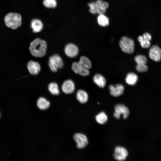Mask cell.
I'll use <instances>...</instances> for the list:
<instances>
[{"label":"cell","mask_w":161,"mask_h":161,"mask_svg":"<svg viewBox=\"0 0 161 161\" xmlns=\"http://www.w3.org/2000/svg\"><path fill=\"white\" fill-rule=\"evenodd\" d=\"M128 156V153L126 148L120 146H117L115 147L113 154V157L115 160L117 161H124Z\"/></svg>","instance_id":"7"},{"label":"cell","mask_w":161,"mask_h":161,"mask_svg":"<svg viewBox=\"0 0 161 161\" xmlns=\"http://www.w3.org/2000/svg\"><path fill=\"white\" fill-rule=\"evenodd\" d=\"M31 27L35 33L40 32L43 29V24L41 21L38 19H33L31 21Z\"/></svg>","instance_id":"15"},{"label":"cell","mask_w":161,"mask_h":161,"mask_svg":"<svg viewBox=\"0 0 161 161\" xmlns=\"http://www.w3.org/2000/svg\"><path fill=\"white\" fill-rule=\"evenodd\" d=\"M48 88L49 92L53 95H57L60 93L58 86L55 83H50L48 85Z\"/></svg>","instance_id":"23"},{"label":"cell","mask_w":161,"mask_h":161,"mask_svg":"<svg viewBox=\"0 0 161 161\" xmlns=\"http://www.w3.org/2000/svg\"><path fill=\"white\" fill-rule=\"evenodd\" d=\"M138 77L137 75L133 72H130L126 75L125 80L126 82L130 85H134L137 82Z\"/></svg>","instance_id":"19"},{"label":"cell","mask_w":161,"mask_h":161,"mask_svg":"<svg viewBox=\"0 0 161 161\" xmlns=\"http://www.w3.org/2000/svg\"><path fill=\"white\" fill-rule=\"evenodd\" d=\"M97 21L98 24L101 27H106L109 24V18L104 14H99Z\"/></svg>","instance_id":"20"},{"label":"cell","mask_w":161,"mask_h":161,"mask_svg":"<svg viewBox=\"0 0 161 161\" xmlns=\"http://www.w3.org/2000/svg\"><path fill=\"white\" fill-rule=\"evenodd\" d=\"M27 66L30 73L33 75H38L41 71L40 65L36 61L32 60L29 61Z\"/></svg>","instance_id":"13"},{"label":"cell","mask_w":161,"mask_h":161,"mask_svg":"<svg viewBox=\"0 0 161 161\" xmlns=\"http://www.w3.org/2000/svg\"><path fill=\"white\" fill-rule=\"evenodd\" d=\"M61 89L63 92L66 94H71L75 90V84L71 80H66L62 84Z\"/></svg>","instance_id":"14"},{"label":"cell","mask_w":161,"mask_h":161,"mask_svg":"<svg viewBox=\"0 0 161 161\" xmlns=\"http://www.w3.org/2000/svg\"><path fill=\"white\" fill-rule=\"evenodd\" d=\"M93 80L95 83L100 88H103L105 86L106 81L105 78L102 75L97 74L93 77Z\"/></svg>","instance_id":"17"},{"label":"cell","mask_w":161,"mask_h":161,"mask_svg":"<svg viewBox=\"0 0 161 161\" xmlns=\"http://www.w3.org/2000/svg\"><path fill=\"white\" fill-rule=\"evenodd\" d=\"M21 17L19 14L10 13L5 16L4 21L8 27L15 29L21 26Z\"/></svg>","instance_id":"2"},{"label":"cell","mask_w":161,"mask_h":161,"mask_svg":"<svg viewBox=\"0 0 161 161\" xmlns=\"http://www.w3.org/2000/svg\"><path fill=\"white\" fill-rule=\"evenodd\" d=\"M73 139L77 143L78 148L82 149L86 147L88 144L87 137L81 133H77L74 134Z\"/></svg>","instance_id":"8"},{"label":"cell","mask_w":161,"mask_h":161,"mask_svg":"<svg viewBox=\"0 0 161 161\" xmlns=\"http://www.w3.org/2000/svg\"><path fill=\"white\" fill-rule=\"evenodd\" d=\"M43 4L45 7L47 8H54L57 5L56 0H43Z\"/></svg>","instance_id":"25"},{"label":"cell","mask_w":161,"mask_h":161,"mask_svg":"<svg viewBox=\"0 0 161 161\" xmlns=\"http://www.w3.org/2000/svg\"><path fill=\"white\" fill-rule=\"evenodd\" d=\"M143 37L145 39L150 41L151 39V34L148 32L144 33L142 35Z\"/></svg>","instance_id":"28"},{"label":"cell","mask_w":161,"mask_h":161,"mask_svg":"<svg viewBox=\"0 0 161 161\" xmlns=\"http://www.w3.org/2000/svg\"><path fill=\"white\" fill-rule=\"evenodd\" d=\"M76 98L80 103L84 104L87 102L88 100V95L85 91L80 89L77 92Z\"/></svg>","instance_id":"16"},{"label":"cell","mask_w":161,"mask_h":161,"mask_svg":"<svg viewBox=\"0 0 161 161\" xmlns=\"http://www.w3.org/2000/svg\"><path fill=\"white\" fill-rule=\"evenodd\" d=\"M149 56L155 61H160L161 59V49L156 45L151 46L149 51Z\"/></svg>","instance_id":"9"},{"label":"cell","mask_w":161,"mask_h":161,"mask_svg":"<svg viewBox=\"0 0 161 161\" xmlns=\"http://www.w3.org/2000/svg\"><path fill=\"white\" fill-rule=\"evenodd\" d=\"M134 60L137 64H146L147 62L146 57L143 55H139L135 56Z\"/></svg>","instance_id":"26"},{"label":"cell","mask_w":161,"mask_h":161,"mask_svg":"<svg viewBox=\"0 0 161 161\" xmlns=\"http://www.w3.org/2000/svg\"><path fill=\"white\" fill-rule=\"evenodd\" d=\"M88 5L89 12L94 14H104L109 7V3L103 0H97L95 2L89 3Z\"/></svg>","instance_id":"3"},{"label":"cell","mask_w":161,"mask_h":161,"mask_svg":"<svg viewBox=\"0 0 161 161\" xmlns=\"http://www.w3.org/2000/svg\"><path fill=\"white\" fill-rule=\"evenodd\" d=\"M129 109L124 105L118 103L115 106L114 112L113 113V116L115 118L119 119L121 115H122L123 119H126L129 117Z\"/></svg>","instance_id":"6"},{"label":"cell","mask_w":161,"mask_h":161,"mask_svg":"<svg viewBox=\"0 0 161 161\" xmlns=\"http://www.w3.org/2000/svg\"><path fill=\"white\" fill-rule=\"evenodd\" d=\"M95 119L97 123L103 125L107 121L108 117L106 113L102 111L96 116Z\"/></svg>","instance_id":"21"},{"label":"cell","mask_w":161,"mask_h":161,"mask_svg":"<svg viewBox=\"0 0 161 161\" xmlns=\"http://www.w3.org/2000/svg\"><path fill=\"white\" fill-rule=\"evenodd\" d=\"M64 52L69 57L74 58L78 54L79 49L78 47L75 44L69 43L67 44L64 48Z\"/></svg>","instance_id":"10"},{"label":"cell","mask_w":161,"mask_h":161,"mask_svg":"<svg viewBox=\"0 0 161 161\" xmlns=\"http://www.w3.org/2000/svg\"><path fill=\"white\" fill-rule=\"evenodd\" d=\"M78 62L83 66L88 69L92 67V65L91 61L85 56H81Z\"/></svg>","instance_id":"22"},{"label":"cell","mask_w":161,"mask_h":161,"mask_svg":"<svg viewBox=\"0 0 161 161\" xmlns=\"http://www.w3.org/2000/svg\"><path fill=\"white\" fill-rule=\"evenodd\" d=\"M47 49L46 42L38 38L31 42L29 49L33 56L35 57H42L46 54Z\"/></svg>","instance_id":"1"},{"label":"cell","mask_w":161,"mask_h":161,"mask_svg":"<svg viewBox=\"0 0 161 161\" xmlns=\"http://www.w3.org/2000/svg\"><path fill=\"white\" fill-rule=\"evenodd\" d=\"M119 45L122 51L128 54H131L134 51V43L131 38L126 37H122L119 42Z\"/></svg>","instance_id":"4"},{"label":"cell","mask_w":161,"mask_h":161,"mask_svg":"<svg viewBox=\"0 0 161 161\" xmlns=\"http://www.w3.org/2000/svg\"><path fill=\"white\" fill-rule=\"evenodd\" d=\"M72 69L75 73L82 76H86L89 74V69L83 66L78 62L73 63Z\"/></svg>","instance_id":"11"},{"label":"cell","mask_w":161,"mask_h":161,"mask_svg":"<svg viewBox=\"0 0 161 161\" xmlns=\"http://www.w3.org/2000/svg\"><path fill=\"white\" fill-rule=\"evenodd\" d=\"M110 94L113 96L119 97L122 95L124 92V87L121 84H117L114 86L111 85L109 86Z\"/></svg>","instance_id":"12"},{"label":"cell","mask_w":161,"mask_h":161,"mask_svg":"<svg viewBox=\"0 0 161 161\" xmlns=\"http://www.w3.org/2000/svg\"><path fill=\"white\" fill-rule=\"evenodd\" d=\"M0 116H1V114H0Z\"/></svg>","instance_id":"29"},{"label":"cell","mask_w":161,"mask_h":161,"mask_svg":"<svg viewBox=\"0 0 161 161\" xmlns=\"http://www.w3.org/2000/svg\"><path fill=\"white\" fill-rule=\"evenodd\" d=\"M48 65L53 72H56L59 69L64 66V62L62 58L57 54L51 56L49 59Z\"/></svg>","instance_id":"5"},{"label":"cell","mask_w":161,"mask_h":161,"mask_svg":"<svg viewBox=\"0 0 161 161\" xmlns=\"http://www.w3.org/2000/svg\"><path fill=\"white\" fill-rule=\"evenodd\" d=\"M37 105L39 109L41 110H46L49 107L50 102L44 98L39 97L37 102Z\"/></svg>","instance_id":"18"},{"label":"cell","mask_w":161,"mask_h":161,"mask_svg":"<svg viewBox=\"0 0 161 161\" xmlns=\"http://www.w3.org/2000/svg\"><path fill=\"white\" fill-rule=\"evenodd\" d=\"M138 40L140 43L141 46L144 48H148L150 46V41L144 39L142 36H139Z\"/></svg>","instance_id":"24"},{"label":"cell","mask_w":161,"mask_h":161,"mask_svg":"<svg viewBox=\"0 0 161 161\" xmlns=\"http://www.w3.org/2000/svg\"><path fill=\"white\" fill-rule=\"evenodd\" d=\"M136 69L139 72H143L148 70V67L146 64H137L136 66Z\"/></svg>","instance_id":"27"}]
</instances>
